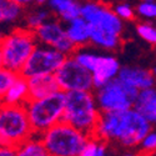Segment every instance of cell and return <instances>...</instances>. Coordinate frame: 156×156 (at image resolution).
I'll list each match as a JSON object with an SVG mask.
<instances>
[{
  "mask_svg": "<svg viewBox=\"0 0 156 156\" xmlns=\"http://www.w3.org/2000/svg\"><path fill=\"white\" fill-rule=\"evenodd\" d=\"M152 124L134 108L119 111H101L94 136L125 150L137 149L152 130Z\"/></svg>",
  "mask_w": 156,
  "mask_h": 156,
  "instance_id": "obj_1",
  "label": "cell"
},
{
  "mask_svg": "<svg viewBox=\"0 0 156 156\" xmlns=\"http://www.w3.org/2000/svg\"><path fill=\"white\" fill-rule=\"evenodd\" d=\"M81 16L91 28V44L104 50H119L122 44L124 20L115 10L100 2H90L81 5Z\"/></svg>",
  "mask_w": 156,
  "mask_h": 156,
  "instance_id": "obj_2",
  "label": "cell"
},
{
  "mask_svg": "<svg viewBox=\"0 0 156 156\" xmlns=\"http://www.w3.org/2000/svg\"><path fill=\"white\" fill-rule=\"evenodd\" d=\"M100 114L101 111L98 106L94 91H66L65 110L62 115L64 121L71 124L87 136H94Z\"/></svg>",
  "mask_w": 156,
  "mask_h": 156,
  "instance_id": "obj_3",
  "label": "cell"
},
{
  "mask_svg": "<svg viewBox=\"0 0 156 156\" xmlns=\"http://www.w3.org/2000/svg\"><path fill=\"white\" fill-rule=\"evenodd\" d=\"M37 45L34 30L16 29L2 37L0 44V65L18 74Z\"/></svg>",
  "mask_w": 156,
  "mask_h": 156,
  "instance_id": "obj_4",
  "label": "cell"
},
{
  "mask_svg": "<svg viewBox=\"0 0 156 156\" xmlns=\"http://www.w3.org/2000/svg\"><path fill=\"white\" fill-rule=\"evenodd\" d=\"M89 137L64 120H60L41 134L49 156H81Z\"/></svg>",
  "mask_w": 156,
  "mask_h": 156,
  "instance_id": "obj_5",
  "label": "cell"
},
{
  "mask_svg": "<svg viewBox=\"0 0 156 156\" xmlns=\"http://www.w3.org/2000/svg\"><path fill=\"white\" fill-rule=\"evenodd\" d=\"M34 130L25 105H5L0 110V145L18 147L28 140Z\"/></svg>",
  "mask_w": 156,
  "mask_h": 156,
  "instance_id": "obj_6",
  "label": "cell"
},
{
  "mask_svg": "<svg viewBox=\"0 0 156 156\" xmlns=\"http://www.w3.org/2000/svg\"><path fill=\"white\" fill-rule=\"evenodd\" d=\"M66 93L59 91L43 99H29L25 104L35 134L41 135L48 129L62 120Z\"/></svg>",
  "mask_w": 156,
  "mask_h": 156,
  "instance_id": "obj_7",
  "label": "cell"
},
{
  "mask_svg": "<svg viewBox=\"0 0 156 156\" xmlns=\"http://www.w3.org/2000/svg\"><path fill=\"white\" fill-rule=\"evenodd\" d=\"M94 93L100 111H119L134 108L140 90L118 76L104 86L95 89Z\"/></svg>",
  "mask_w": 156,
  "mask_h": 156,
  "instance_id": "obj_8",
  "label": "cell"
},
{
  "mask_svg": "<svg viewBox=\"0 0 156 156\" xmlns=\"http://www.w3.org/2000/svg\"><path fill=\"white\" fill-rule=\"evenodd\" d=\"M66 59L68 55L62 54L54 46L37 43L20 74L25 77L43 74H55Z\"/></svg>",
  "mask_w": 156,
  "mask_h": 156,
  "instance_id": "obj_9",
  "label": "cell"
},
{
  "mask_svg": "<svg viewBox=\"0 0 156 156\" xmlns=\"http://www.w3.org/2000/svg\"><path fill=\"white\" fill-rule=\"evenodd\" d=\"M60 90L62 91H74V90H86L94 91L93 73L80 62H77L73 55L68 56L65 62L55 73Z\"/></svg>",
  "mask_w": 156,
  "mask_h": 156,
  "instance_id": "obj_10",
  "label": "cell"
},
{
  "mask_svg": "<svg viewBox=\"0 0 156 156\" xmlns=\"http://www.w3.org/2000/svg\"><path fill=\"white\" fill-rule=\"evenodd\" d=\"M121 65L116 56L112 54H100L96 66L93 71L95 89H99L115 77H118Z\"/></svg>",
  "mask_w": 156,
  "mask_h": 156,
  "instance_id": "obj_11",
  "label": "cell"
},
{
  "mask_svg": "<svg viewBox=\"0 0 156 156\" xmlns=\"http://www.w3.org/2000/svg\"><path fill=\"white\" fill-rule=\"evenodd\" d=\"M37 43L55 46L61 39L68 36L66 27L62 20H58L55 18H49L45 20L36 30H34Z\"/></svg>",
  "mask_w": 156,
  "mask_h": 156,
  "instance_id": "obj_12",
  "label": "cell"
},
{
  "mask_svg": "<svg viewBox=\"0 0 156 156\" xmlns=\"http://www.w3.org/2000/svg\"><path fill=\"white\" fill-rule=\"evenodd\" d=\"M119 77L139 90L154 87L156 85V77L152 74V70L141 66H121Z\"/></svg>",
  "mask_w": 156,
  "mask_h": 156,
  "instance_id": "obj_13",
  "label": "cell"
},
{
  "mask_svg": "<svg viewBox=\"0 0 156 156\" xmlns=\"http://www.w3.org/2000/svg\"><path fill=\"white\" fill-rule=\"evenodd\" d=\"M30 99H43L60 90L55 74H43L28 77Z\"/></svg>",
  "mask_w": 156,
  "mask_h": 156,
  "instance_id": "obj_14",
  "label": "cell"
},
{
  "mask_svg": "<svg viewBox=\"0 0 156 156\" xmlns=\"http://www.w3.org/2000/svg\"><path fill=\"white\" fill-rule=\"evenodd\" d=\"M65 27L68 36L77 48L91 44V28L89 21L81 15L70 20L69 23H65Z\"/></svg>",
  "mask_w": 156,
  "mask_h": 156,
  "instance_id": "obj_15",
  "label": "cell"
},
{
  "mask_svg": "<svg viewBox=\"0 0 156 156\" xmlns=\"http://www.w3.org/2000/svg\"><path fill=\"white\" fill-rule=\"evenodd\" d=\"M0 96H2V104L5 105H25L30 99L28 77L20 74L15 83Z\"/></svg>",
  "mask_w": 156,
  "mask_h": 156,
  "instance_id": "obj_16",
  "label": "cell"
},
{
  "mask_svg": "<svg viewBox=\"0 0 156 156\" xmlns=\"http://www.w3.org/2000/svg\"><path fill=\"white\" fill-rule=\"evenodd\" d=\"M134 109L137 110L146 120L156 125V87L140 90L134 102Z\"/></svg>",
  "mask_w": 156,
  "mask_h": 156,
  "instance_id": "obj_17",
  "label": "cell"
},
{
  "mask_svg": "<svg viewBox=\"0 0 156 156\" xmlns=\"http://www.w3.org/2000/svg\"><path fill=\"white\" fill-rule=\"evenodd\" d=\"M48 3L50 10L64 23L81 15V5L75 0H48Z\"/></svg>",
  "mask_w": 156,
  "mask_h": 156,
  "instance_id": "obj_18",
  "label": "cell"
},
{
  "mask_svg": "<svg viewBox=\"0 0 156 156\" xmlns=\"http://www.w3.org/2000/svg\"><path fill=\"white\" fill-rule=\"evenodd\" d=\"M19 156H49L48 150L43 142L41 135L33 134L28 140L16 147Z\"/></svg>",
  "mask_w": 156,
  "mask_h": 156,
  "instance_id": "obj_19",
  "label": "cell"
},
{
  "mask_svg": "<svg viewBox=\"0 0 156 156\" xmlns=\"http://www.w3.org/2000/svg\"><path fill=\"white\" fill-rule=\"evenodd\" d=\"M23 12V5L11 0H0V20L3 24L16 21Z\"/></svg>",
  "mask_w": 156,
  "mask_h": 156,
  "instance_id": "obj_20",
  "label": "cell"
},
{
  "mask_svg": "<svg viewBox=\"0 0 156 156\" xmlns=\"http://www.w3.org/2000/svg\"><path fill=\"white\" fill-rule=\"evenodd\" d=\"M108 142L104 140L96 137V136H90L86 145L81 152V156H104L108 154Z\"/></svg>",
  "mask_w": 156,
  "mask_h": 156,
  "instance_id": "obj_21",
  "label": "cell"
},
{
  "mask_svg": "<svg viewBox=\"0 0 156 156\" xmlns=\"http://www.w3.org/2000/svg\"><path fill=\"white\" fill-rule=\"evenodd\" d=\"M50 16H51V14H50L49 10L41 9V10L34 11V12H31L30 15H28V18H27V27L30 30H36Z\"/></svg>",
  "mask_w": 156,
  "mask_h": 156,
  "instance_id": "obj_22",
  "label": "cell"
},
{
  "mask_svg": "<svg viewBox=\"0 0 156 156\" xmlns=\"http://www.w3.org/2000/svg\"><path fill=\"white\" fill-rule=\"evenodd\" d=\"M139 149V154L142 155H151L156 154V130H151V131L145 136V139L141 141Z\"/></svg>",
  "mask_w": 156,
  "mask_h": 156,
  "instance_id": "obj_23",
  "label": "cell"
},
{
  "mask_svg": "<svg viewBox=\"0 0 156 156\" xmlns=\"http://www.w3.org/2000/svg\"><path fill=\"white\" fill-rule=\"evenodd\" d=\"M19 75L20 74H18L15 71L2 68V70H0V95H3L6 90L15 83V80L19 77Z\"/></svg>",
  "mask_w": 156,
  "mask_h": 156,
  "instance_id": "obj_24",
  "label": "cell"
},
{
  "mask_svg": "<svg viewBox=\"0 0 156 156\" xmlns=\"http://www.w3.org/2000/svg\"><path fill=\"white\" fill-rule=\"evenodd\" d=\"M136 31L146 43L156 45V28L147 23H140L136 25Z\"/></svg>",
  "mask_w": 156,
  "mask_h": 156,
  "instance_id": "obj_25",
  "label": "cell"
},
{
  "mask_svg": "<svg viewBox=\"0 0 156 156\" xmlns=\"http://www.w3.org/2000/svg\"><path fill=\"white\" fill-rule=\"evenodd\" d=\"M137 14L141 15L142 18L146 19H152L156 18V4L154 3H146V2H141L137 5Z\"/></svg>",
  "mask_w": 156,
  "mask_h": 156,
  "instance_id": "obj_26",
  "label": "cell"
},
{
  "mask_svg": "<svg viewBox=\"0 0 156 156\" xmlns=\"http://www.w3.org/2000/svg\"><path fill=\"white\" fill-rule=\"evenodd\" d=\"M115 12L118 14L122 20H127V21H131L135 18V12L134 9L130 6L129 4H119L114 8Z\"/></svg>",
  "mask_w": 156,
  "mask_h": 156,
  "instance_id": "obj_27",
  "label": "cell"
},
{
  "mask_svg": "<svg viewBox=\"0 0 156 156\" xmlns=\"http://www.w3.org/2000/svg\"><path fill=\"white\" fill-rule=\"evenodd\" d=\"M0 155L2 156H16L18 155V150L14 146H2L0 147Z\"/></svg>",
  "mask_w": 156,
  "mask_h": 156,
  "instance_id": "obj_28",
  "label": "cell"
},
{
  "mask_svg": "<svg viewBox=\"0 0 156 156\" xmlns=\"http://www.w3.org/2000/svg\"><path fill=\"white\" fill-rule=\"evenodd\" d=\"M11 2H15V3H18V4H21L23 6L24 5H28V4H30L33 0H11Z\"/></svg>",
  "mask_w": 156,
  "mask_h": 156,
  "instance_id": "obj_29",
  "label": "cell"
},
{
  "mask_svg": "<svg viewBox=\"0 0 156 156\" xmlns=\"http://www.w3.org/2000/svg\"><path fill=\"white\" fill-rule=\"evenodd\" d=\"M35 2H36V3H39V4H43V3H45V2H46V0H35Z\"/></svg>",
  "mask_w": 156,
  "mask_h": 156,
  "instance_id": "obj_30",
  "label": "cell"
},
{
  "mask_svg": "<svg viewBox=\"0 0 156 156\" xmlns=\"http://www.w3.org/2000/svg\"><path fill=\"white\" fill-rule=\"evenodd\" d=\"M152 74H154V75H155V77H156V66L152 69Z\"/></svg>",
  "mask_w": 156,
  "mask_h": 156,
  "instance_id": "obj_31",
  "label": "cell"
},
{
  "mask_svg": "<svg viewBox=\"0 0 156 156\" xmlns=\"http://www.w3.org/2000/svg\"><path fill=\"white\" fill-rule=\"evenodd\" d=\"M142 2H146V3H154V0H142Z\"/></svg>",
  "mask_w": 156,
  "mask_h": 156,
  "instance_id": "obj_32",
  "label": "cell"
}]
</instances>
